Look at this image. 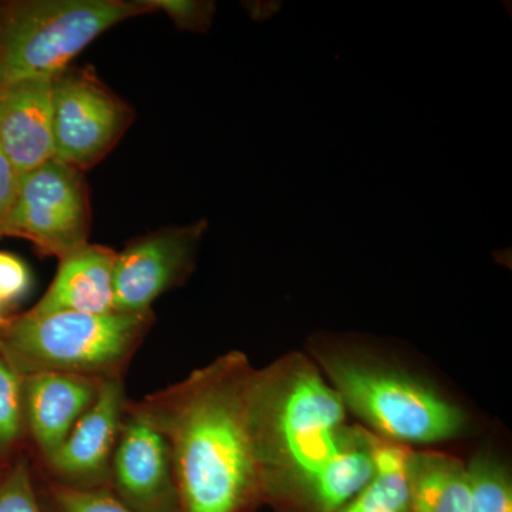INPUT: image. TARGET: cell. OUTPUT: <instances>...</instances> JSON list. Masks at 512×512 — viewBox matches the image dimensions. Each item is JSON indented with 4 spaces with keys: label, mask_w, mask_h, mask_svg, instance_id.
<instances>
[{
    "label": "cell",
    "mask_w": 512,
    "mask_h": 512,
    "mask_svg": "<svg viewBox=\"0 0 512 512\" xmlns=\"http://www.w3.org/2000/svg\"><path fill=\"white\" fill-rule=\"evenodd\" d=\"M25 437L22 377L0 353V461L3 464L20 456Z\"/></svg>",
    "instance_id": "17"
},
{
    "label": "cell",
    "mask_w": 512,
    "mask_h": 512,
    "mask_svg": "<svg viewBox=\"0 0 512 512\" xmlns=\"http://www.w3.org/2000/svg\"><path fill=\"white\" fill-rule=\"evenodd\" d=\"M45 497L52 512H137L121 503L109 487L80 490L50 481Z\"/></svg>",
    "instance_id": "19"
},
{
    "label": "cell",
    "mask_w": 512,
    "mask_h": 512,
    "mask_svg": "<svg viewBox=\"0 0 512 512\" xmlns=\"http://www.w3.org/2000/svg\"><path fill=\"white\" fill-rule=\"evenodd\" d=\"M470 512H512V481L507 464L493 453H478L467 463Z\"/></svg>",
    "instance_id": "16"
},
{
    "label": "cell",
    "mask_w": 512,
    "mask_h": 512,
    "mask_svg": "<svg viewBox=\"0 0 512 512\" xmlns=\"http://www.w3.org/2000/svg\"><path fill=\"white\" fill-rule=\"evenodd\" d=\"M127 404L123 379L101 383L92 407L55 453L42 460L52 481L80 490L109 487L111 458Z\"/></svg>",
    "instance_id": "10"
},
{
    "label": "cell",
    "mask_w": 512,
    "mask_h": 512,
    "mask_svg": "<svg viewBox=\"0 0 512 512\" xmlns=\"http://www.w3.org/2000/svg\"><path fill=\"white\" fill-rule=\"evenodd\" d=\"M53 79L0 89V146L20 175L55 158Z\"/></svg>",
    "instance_id": "12"
},
{
    "label": "cell",
    "mask_w": 512,
    "mask_h": 512,
    "mask_svg": "<svg viewBox=\"0 0 512 512\" xmlns=\"http://www.w3.org/2000/svg\"><path fill=\"white\" fill-rule=\"evenodd\" d=\"M372 433L349 426L338 453L306 487L295 505L305 512H338L375 476Z\"/></svg>",
    "instance_id": "14"
},
{
    "label": "cell",
    "mask_w": 512,
    "mask_h": 512,
    "mask_svg": "<svg viewBox=\"0 0 512 512\" xmlns=\"http://www.w3.org/2000/svg\"><path fill=\"white\" fill-rule=\"evenodd\" d=\"M92 210L83 171L52 158L20 175L0 238L26 239L42 255L62 259L89 244Z\"/></svg>",
    "instance_id": "6"
},
{
    "label": "cell",
    "mask_w": 512,
    "mask_h": 512,
    "mask_svg": "<svg viewBox=\"0 0 512 512\" xmlns=\"http://www.w3.org/2000/svg\"><path fill=\"white\" fill-rule=\"evenodd\" d=\"M6 320H8V318H6V316L3 315V306L0 305V328H3V325H5L6 323Z\"/></svg>",
    "instance_id": "24"
},
{
    "label": "cell",
    "mask_w": 512,
    "mask_h": 512,
    "mask_svg": "<svg viewBox=\"0 0 512 512\" xmlns=\"http://www.w3.org/2000/svg\"><path fill=\"white\" fill-rule=\"evenodd\" d=\"M248 403L264 498L295 504L338 453L348 410L318 365L301 353L254 369Z\"/></svg>",
    "instance_id": "2"
},
{
    "label": "cell",
    "mask_w": 512,
    "mask_h": 512,
    "mask_svg": "<svg viewBox=\"0 0 512 512\" xmlns=\"http://www.w3.org/2000/svg\"><path fill=\"white\" fill-rule=\"evenodd\" d=\"M6 467H8V464H3L2 461H0V476H2L3 471H5Z\"/></svg>",
    "instance_id": "25"
},
{
    "label": "cell",
    "mask_w": 512,
    "mask_h": 512,
    "mask_svg": "<svg viewBox=\"0 0 512 512\" xmlns=\"http://www.w3.org/2000/svg\"><path fill=\"white\" fill-rule=\"evenodd\" d=\"M154 12H164L175 26L191 32H207L215 12L214 2L195 0H146Z\"/></svg>",
    "instance_id": "21"
},
{
    "label": "cell",
    "mask_w": 512,
    "mask_h": 512,
    "mask_svg": "<svg viewBox=\"0 0 512 512\" xmlns=\"http://www.w3.org/2000/svg\"><path fill=\"white\" fill-rule=\"evenodd\" d=\"M338 512H410L406 473L377 474Z\"/></svg>",
    "instance_id": "18"
},
{
    "label": "cell",
    "mask_w": 512,
    "mask_h": 512,
    "mask_svg": "<svg viewBox=\"0 0 512 512\" xmlns=\"http://www.w3.org/2000/svg\"><path fill=\"white\" fill-rule=\"evenodd\" d=\"M153 320V312L28 311L0 328V353L20 377L52 372L123 379Z\"/></svg>",
    "instance_id": "4"
},
{
    "label": "cell",
    "mask_w": 512,
    "mask_h": 512,
    "mask_svg": "<svg viewBox=\"0 0 512 512\" xmlns=\"http://www.w3.org/2000/svg\"><path fill=\"white\" fill-rule=\"evenodd\" d=\"M52 107L55 157L83 173L109 156L133 121L126 101L89 69L57 74Z\"/></svg>",
    "instance_id": "7"
},
{
    "label": "cell",
    "mask_w": 512,
    "mask_h": 512,
    "mask_svg": "<svg viewBox=\"0 0 512 512\" xmlns=\"http://www.w3.org/2000/svg\"><path fill=\"white\" fill-rule=\"evenodd\" d=\"M103 382L52 372L22 377L26 434L32 437L42 460L55 453L92 407Z\"/></svg>",
    "instance_id": "11"
},
{
    "label": "cell",
    "mask_w": 512,
    "mask_h": 512,
    "mask_svg": "<svg viewBox=\"0 0 512 512\" xmlns=\"http://www.w3.org/2000/svg\"><path fill=\"white\" fill-rule=\"evenodd\" d=\"M146 0H26L0 9V89L55 79L113 26L153 13Z\"/></svg>",
    "instance_id": "5"
},
{
    "label": "cell",
    "mask_w": 512,
    "mask_h": 512,
    "mask_svg": "<svg viewBox=\"0 0 512 512\" xmlns=\"http://www.w3.org/2000/svg\"><path fill=\"white\" fill-rule=\"evenodd\" d=\"M316 359L346 410L382 439L409 447L444 443L463 436L470 427V417L460 404L393 363L336 349L319 350Z\"/></svg>",
    "instance_id": "3"
},
{
    "label": "cell",
    "mask_w": 512,
    "mask_h": 512,
    "mask_svg": "<svg viewBox=\"0 0 512 512\" xmlns=\"http://www.w3.org/2000/svg\"><path fill=\"white\" fill-rule=\"evenodd\" d=\"M32 285L28 265L9 252L0 251V305L19 302Z\"/></svg>",
    "instance_id": "22"
},
{
    "label": "cell",
    "mask_w": 512,
    "mask_h": 512,
    "mask_svg": "<svg viewBox=\"0 0 512 512\" xmlns=\"http://www.w3.org/2000/svg\"><path fill=\"white\" fill-rule=\"evenodd\" d=\"M252 372L244 353L229 352L144 400L170 447L180 512H244L264 498Z\"/></svg>",
    "instance_id": "1"
},
{
    "label": "cell",
    "mask_w": 512,
    "mask_h": 512,
    "mask_svg": "<svg viewBox=\"0 0 512 512\" xmlns=\"http://www.w3.org/2000/svg\"><path fill=\"white\" fill-rule=\"evenodd\" d=\"M410 512H470L467 463L437 451H412L407 463Z\"/></svg>",
    "instance_id": "15"
},
{
    "label": "cell",
    "mask_w": 512,
    "mask_h": 512,
    "mask_svg": "<svg viewBox=\"0 0 512 512\" xmlns=\"http://www.w3.org/2000/svg\"><path fill=\"white\" fill-rule=\"evenodd\" d=\"M0 512H46L40 504L28 458L20 454L0 476Z\"/></svg>",
    "instance_id": "20"
},
{
    "label": "cell",
    "mask_w": 512,
    "mask_h": 512,
    "mask_svg": "<svg viewBox=\"0 0 512 512\" xmlns=\"http://www.w3.org/2000/svg\"><path fill=\"white\" fill-rule=\"evenodd\" d=\"M202 220L184 227H170L131 242L117 254L114 265V312H151L165 292L187 281L194 271L202 235Z\"/></svg>",
    "instance_id": "9"
},
{
    "label": "cell",
    "mask_w": 512,
    "mask_h": 512,
    "mask_svg": "<svg viewBox=\"0 0 512 512\" xmlns=\"http://www.w3.org/2000/svg\"><path fill=\"white\" fill-rule=\"evenodd\" d=\"M111 493L137 512H180L170 447L147 407L128 403L110 466Z\"/></svg>",
    "instance_id": "8"
},
{
    "label": "cell",
    "mask_w": 512,
    "mask_h": 512,
    "mask_svg": "<svg viewBox=\"0 0 512 512\" xmlns=\"http://www.w3.org/2000/svg\"><path fill=\"white\" fill-rule=\"evenodd\" d=\"M117 252L87 244L59 261L55 279L30 311L79 312L104 315L114 312V265Z\"/></svg>",
    "instance_id": "13"
},
{
    "label": "cell",
    "mask_w": 512,
    "mask_h": 512,
    "mask_svg": "<svg viewBox=\"0 0 512 512\" xmlns=\"http://www.w3.org/2000/svg\"><path fill=\"white\" fill-rule=\"evenodd\" d=\"M20 174L16 171L8 154L0 146V228L8 217L16 192H18Z\"/></svg>",
    "instance_id": "23"
}]
</instances>
